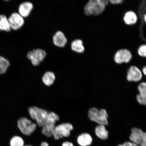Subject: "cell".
Segmentation results:
<instances>
[{
	"label": "cell",
	"instance_id": "17",
	"mask_svg": "<svg viewBox=\"0 0 146 146\" xmlns=\"http://www.w3.org/2000/svg\"><path fill=\"white\" fill-rule=\"evenodd\" d=\"M11 30L8 19L6 16L3 14L0 15V31L8 32Z\"/></svg>",
	"mask_w": 146,
	"mask_h": 146
},
{
	"label": "cell",
	"instance_id": "7",
	"mask_svg": "<svg viewBox=\"0 0 146 146\" xmlns=\"http://www.w3.org/2000/svg\"><path fill=\"white\" fill-rule=\"evenodd\" d=\"M8 21L11 29L15 31L21 29L25 23L23 18L17 13H14L11 15Z\"/></svg>",
	"mask_w": 146,
	"mask_h": 146
},
{
	"label": "cell",
	"instance_id": "30",
	"mask_svg": "<svg viewBox=\"0 0 146 146\" xmlns=\"http://www.w3.org/2000/svg\"><path fill=\"white\" fill-rule=\"evenodd\" d=\"M143 70V74L145 76L146 75V67L145 66L143 67V70Z\"/></svg>",
	"mask_w": 146,
	"mask_h": 146
},
{
	"label": "cell",
	"instance_id": "19",
	"mask_svg": "<svg viewBox=\"0 0 146 146\" xmlns=\"http://www.w3.org/2000/svg\"><path fill=\"white\" fill-rule=\"evenodd\" d=\"M10 66V63L9 60L0 56V75L5 74Z\"/></svg>",
	"mask_w": 146,
	"mask_h": 146
},
{
	"label": "cell",
	"instance_id": "24",
	"mask_svg": "<svg viewBox=\"0 0 146 146\" xmlns=\"http://www.w3.org/2000/svg\"><path fill=\"white\" fill-rule=\"evenodd\" d=\"M138 54L140 56L142 57H146V45H142L140 46L138 51Z\"/></svg>",
	"mask_w": 146,
	"mask_h": 146
},
{
	"label": "cell",
	"instance_id": "23",
	"mask_svg": "<svg viewBox=\"0 0 146 146\" xmlns=\"http://www.w3.org/2000/svg\"><path fill=\"white\" fill-rule=\"evenodd\" d=\"M138 90L140 94L146 97V83L145 82H142L139 85Z\"/></svg>",
	"mask_w": 146,
	"mask_h": 146
},
{
	"label": "cell",
	"instance_id": "31",
	"mask_svg": "<svg viewBox=\"0 0 146 146\" xmlns=\"http://www.w3.org/2000/svg\"><path fill=\"white\" fill-rule=\"evenodd\" d=\"M144 20L145 21V22L146 21V14H145V15H144Z\"/></svg>",
	"mask_w": 146,
	"mask_h": 146
},
{
	"label": "cell",
	"instance_id": "28",
	"mask_svg": "<svg viewBox=\"0 0 146 146\" xmlns=\"http://www.w3.org/2000/svg\"><path fill=\"white\" fill-rule=\"evenodd\" d=\"M62 146H74L73 144L70 142L68 141L64 142Z\"/></svg>",
	"mask_w": 146,
	"mask_h": 146
},
{
	"label": "cell",
	"instance_id": "25",
	"mask_svg": "<svg viewBox=\"0 0 146 146\" xmlns=\"http://www.w3.org/2000/svg\"><path fill=\"white\" fill-rule=\"evenodd\" d=\"M137 100L140 105H145L146 104V97L139 94L136 96Z\"/></svg>",
	"mask_w": 146,
	"mask_h": 146
},
{
	"label": "cell",
	"instance_id": "15",
	"mask_svg": "<svg viewBox=\"0 0 146 146\" xmlns=\"http://www.w3.org/2000/svg\"><path fill=\"white\" fill-rule=\"evenodd\" d=\"M137 19L136 14L132 11H129L126 13L123 17L124 22L128 25L134 24L137 22Z\"/></svg>",
	"mask_w": 146,
	"mask_h": 146
},
{
	"label": "cell",
	"instance_id": "9",
	"mask_svg": "<svg viewBox=\"0 0 146 146\" xmlns=\"http://www.w3.org/2000/svg\"><path fill=\"white\" fill-rule=\"evenodd\" d=\"M142 77V73L137 67L133 66L128 70L127 79L129 82L139 81L141 80Z\"/></svg>",
	"mask_w": 146,
	"mask_h": 146
},
{
	"label": "cell",
	"instance_id": "6",
	"mask_svg": "<svg viewBox=\"0 0 146 146\" xmlns=\"http://www.w3.org/2000/svg\"><path fill=\"white\" fill-rule=\"evenodd\" d=\"M129 139L139 146H146V134L141 129L133 127L131 130Z\"/></svg>",
	"mask_w": 146,
	"mask_h": 146
},
{
	"label": "cell",
	"instance_id": "32",
	"mask_svg": "<svg viewBox=\"0 0 146 146\" xmlns=\"http://www.w3.org/2000/svg\"><path fill=\"white\" fill-rule=\"evenodd\" d=\"M118 146H124L123 145H119Z\"/></svg>",
	"mask_w": 146,
	"mask_h": 146
},
{
	"label": "cell",
	"instance_id": "33",
	"mask_svg": "<svg viewBox=\"0 0 146 146\" xmlns=\"http://www.w3.org/2000/svg\"><path fill=\"white\" fill-rule=\"evenodd\" d=\"M32 146L30 145H26V146Z\"/></svg>",
	"mask_w": 146,
	"mask_h": 146
},
{
	"label": "cell",
	"instance_id": "5",
	"mask_svg": "<svg viewBox=\"0 0 146 146\" xmlns=\"http://www.w3.org/2000/svg\"><path fill=\"white\" fill-rule=\"evenodd\" d=\"M73 129L72 125L69 123H64L56 126L55 127L53 134L55 139L59 140L64 137H68Z\"/></svg>",
	"mask_w": 146,
	"mask_h": 146
},
{
	"label": "cell",
	"instance_id": "2",
	"mask_svg": "<svg viewBox=\"0 0 146 146\" xmlns=\"http://www.w3.org/2000/svg\"><path fill=\"white\" fill-rule=\"evenodd\" d=\"M88 115L91 121L99 125H106L108 124V115L105 109H102L99 110L96 107L91 108L89 111Z\"/></svg>",
	"mask_w": 146,
	"mask_h": 146
},
{
	"label": "cell",
	"instance_id": "1",
	"mask_svg": "<svg viewBox=\"0 0 146 146\" xmlns=\"http://www.w3.org/2000/svg\"><path fill=\"white\" fill-rule=\"evenodd\" d=\"M109 2L108 0H90L85 7V13L87 16L99 15L105 10Z\"/></svg>",
	"mask_w": 146,
	"mask_h": 146
},
{
	"label": "cell",
	"instance_id": "27",
	"mask_svg": "<svg viewBox=\"0 0 146 146\" xmlns=\"http://www.w3.org/2000/svg\"><path fill=\"white\" fill-rule=\"evenodd\" d=\"M124 146H139L137 144L132 142H127L123 144Z\"/></svg>",
	"mask_w": 146,
	"mask_h": 146
},
{
	"label": "cell",
	"instance_id": "20",
	"mask_svg": "<svg viewBox=\"0 0 146 146\" xmlns=\"http://www.w3.org/2000/svg\"><path fill=\"white\" fill-rule=\"evenodd\" d=\"M32 52L40 62L43 61L46 56V52L42 49L39 48L34 49Z\"/></svg>",
	"mask_w": 146,
	"mask_h": 146
},
{
	"label": "cell",
	"instance_id": "21",
	"mask_svg": "<svg viewBox=\"0 0 146 146\" xmlns=\"http://www.w3.org/2000/svg\"><path fill=\"white\" fill-rule=\"evenodd\" d=\"M10 144L11 146H24V142L21 137L15 136L11 139Z\"/></svg>",
	"mask_w": 146,
	"mask_h": 146
},
{
	"label": "cell",
	"instance_id": "4",
	"mask_svg": "<svg viewBox=\"0 0 146 146\" xmlns=\"http://www.w3.org/2000/svg\"><path fill=\"white\" fill-rule=\"evenodd\" d=\"M18 128L22 133L27 136H29L35 131L36 124L25 117L20 118L17 122Z\"/></svg>",
	"mask_w": 146,
	"mask_h": 146
},
{
	"label": "cell",
	"instance_id": "29",
	"mask_svg": "<svg viewBox=\"0 0 146 146\" xmlns=\"http://www.w3.org/2000/svg\"><path fill=\"white\" fill-rule=\"evenodd\" d=\"M40 146H49L48 144L46 142H44L42 143L41 145Z\"/></svg>",
	"mask_w": 146,
	"mask_h": 146
},
{
	"label": "cell",
	"instance_id": "13",
	"mask_svg": "<svg viewBox=\"0 0 146 146\" xmlns=\"http://www.w3.org/2000/svg\"><path fill=\"white\" fill-rule=\"evenodd\" d=\"M92 138L88 133H84L80 135L77 138L78 143L81 146H88L92 143Z\"/></svg>",
	"mask_w": 146,
	"mask_h": 146
},
{
	"label": "cell",
	"instance_id": "16",
	"mask_svg": "<svg viewBox=\"0 0 146 146\" xmlns=\"http://www.w3.org/2000/svg\"><path fill=\"white\" fill-rule=\"evenodd\" d=\"M56 76L54 72H47L44 74L42 80L44 84L47 86H50L54 84Z\"/></svg>",
	"mask_w": 146,
	"mask_h": 146
},
{
	"label": "cell",
	"instance_id": "11",
	"mask_svg": "<svg viewBox=\"0 0 146 146\" xmlns=\"http://www.w3.org/2000/svg\"><path fill=\"white\" fill-rule=\"evenodd\" d=\"M53 42L56 46L62 48L66 44L67 40L63 33L58 31L55 34L53 37Z\"/></svg>",
	"mask_w": 146,
	"mask_h": 146
},
{
	"label": "cell",
	"instance_id": "26",
	"mask_svg": "<svg viewBox=\"0 0 146 146\" xmlns=\"http://www.w3.org/2000/svg\"><path fill=\"white\" fill-rule=\"evenodd\" d=\"M124 1L123 0H110L109 2L113 4H118L121 3Z\"/></svg>",
	"mask_w": 146,
	"mask_h": 146
},
{
	"label": "cell",
	"instance_id": "10",
	"mask_svg": "<svg viewBox=\"0 0 146 146\" xmlns=\"http://www.w3.org/2000/svg\"><path fill=\"white\" fill-rule=\"evenodd\" d=\"M56 122L52 120L47 119L42 128L41 132L47 137L53 136L54 130L56 126Z\"/></svg>",
	"mask_w": 146,
	"mask_h": 146
},
{
	"label": "cell",
	"instance_id": "3",
	"mask_svg": "<svg viewBox=\"0 0 146 146\" xmlns=\"http://www.w3.org/2000/svg\"><path fill=\"white\" fill-rule=\"evenodd\" d=\"M28 112L31 118L35 120L36 124L40 127H42L44 125L49 112L35 106L29 108Z\"/></svg>",
	"mask_w": 146,
	"mask_h": 146
},
{
	"label": "cell",
	"instance_id": "22",
	"mask_svg": "<svg viewBox=\"0 0 146 146\" xmlns=\"http://www.w3.org/2000/svg\"><path fill=\"white\" fill-rule=\"evenodd\" d=\"M27 56L28 59L31 60L33 65L35 66L39 65L40 62L36 57L32 51H30L27 53Z\"/></svg>",
	"mask_w": 146,
	"mask_h": 146
},
{
	"label": "cell",
	"instance_id": "8",
	"mask_svg": "<svg viewBox=\"0 0 146 146\" xmlns=\"http://www.w3.org/2000/svg\"><path fill=\"white\" fill-rule=\"evenodd\" d=\"M132 58L131 52L127 49H121L117 51L114 56V60L119 64L128 63Z\"/></svg>",
	"mask_w": 146,
	"mask_h": 146
},
{
	"label": "cell",
	"instance_id": "14",
	"mask_svg": "<svg viewBox=\"0 0 146 146\" xmlns=\"http://www.w3.org/2000/svg\"><path fill=\"white\" fill-rule=\"evenodd\" d=\"M95 133L97 136L102 140L107 139L109 137V132L105 127V125H99L96 127Z\"/></svg>",
	"mask_w": 146,
	"mask_h": 146
},
{
	"label": "cell",
	"instance_id": "18",
	"mask_svg": "<svg viewBox=\"0 0 146 146\" xmlns=\"http://www.w3.org/2000/svg\"><path fill=\"white\" fill-rule=\"evenodd\" d=\"M72 50L78 53H82L84 51L85 48L82 40L76 39L73 41L71 44Z\"/></svg>",
	"mask_w": 146,
	"mask_h": 146
},
{
	"label": "cell",
	"instance_id": "12",
	"mask_svg": "<svg viewBox=\"0 0 146 146\" xmlns=\"http://www.w3.org/2000/svg\"><path fill=\"white\" fill-rule=\"evenodd\" d=\"M33 8V5L30 2H25L20 5L19 14L23 18L27 17L30 15Z\"/></svg>",
	"mask_w": 146,
	"mask_h": 146
}]
</instances>
